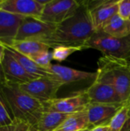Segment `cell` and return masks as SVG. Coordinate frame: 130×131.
Listing matches in <instances>:
<instances>
[{"instance_id":"1","label":"cell","mask_w":130,"mask_h":131,"mask_svg":"<svg viewBox=\"0 0 130 131\" xmlns=\"http://www.w3.org/2000/svg\"><path fill=\"white\" fill-rule=\"evenodd\" d=\"M96 32L86 1L70 18L56 25V29L47 45L51 48L57 46L82 47Z\"/></svg>"},{"instance_id":"2","label":"cell","mask_w":130,"mask_h":131,"mask_svg":"<svg viewBox=\"0 0 130 131\" xmlns=\"http://www.w3.org/2000/svg\"><path fill=\"white\" fill-rule=\"evenodd\" d=\"M15 120L23 121L34 127L44 111V104L24 92L18 84L6 82L0 88Z\"/></svg>"},{"instance_id":"3","label":"cell","mask_w":130,"mask_h":131,"mask_svg":"<svg viewBox=\"0 0 130 131\" xmlns=\"http://www.w3.org/2000/svg\"><path fill=\"white\" fill-rule=\"evenodd\" d=\"M95 81L112 85L124 104L130 101V61L103 55L97 61Z\"/></svg>"},{"instance_id":"4","label":"cell","mask_w":130,"mask_h":131,"mask_svg":"<svg viewBox=\"0 0 130 131\" xmlns=\"http://www.w3.org/2000/svg\"><path fill=\"white\" fill-rule=\"evenodd\" d=\"M96 49L103 55L130 60V36L116 38L103 31H96L84 45V49Z\"/></svg>"},{"instance_id":"5","label":"cell","mask_w":130,"mask_h":131,"mask_svg":"<svg viewBox=\"0 0 130 131\" xmlns=\"http://www.w3.org/2000/svg\"><path fill=\"white\" fill-rule=\"evenodd\" d=\"M65 85L53 77H40L29 82L18 85L26 94L44 103L57 97L59 89Z\"/></svg>"},{"instance_id":"6","label":"cell","mask_w":130,"mask_h":131,"mask_svg":"<svg viewBox=\"0 0 130 131\" xmlns=\"http://www.w3.org/2000/svg\"><path fill=\"white\" fill-rule=\"evenodd\" d=\"M56 29V25L44 22L39 18L25 17L15 40L37 41L47 45Z\"/></svg>"},{"instance_id":"7","label":"cell","mask_w":130,"mask_h":131,"mask_svg":"<svg viewBox=\"0 0 130 131\" xmlns=\"http://www.w3.org/2000/svg\"><path fill=\"white\" fill-rule=\"evenodd\" d=\"M81 4L82 1L76 0H49L39 19L57 25L73 15Z\"/></svg>"},{"instance_id":"8","label":"cell","mask_w":130,"mask_h":131,"mask_svg":"<svg viewBox=\"0 0 130 131\" xmlns=\"http://www.w3.org/2000/svg\"><path fill=\"white\" fill-rule=\"evenodd\" d=\"M90 104L85 90L67 97L54 98L44 102V111H51L64 114H73L84 111Z\"/></svg>"},{"instance_id":"9","label":"cell","mask_w":130,"mask_h":131,"mask_svg":"<svg viewBox=\"0 0 130 131\" xmlns=\"http://www.w3.org/2000/svg\"><path fill=\"white\" fill-rule=\"evenodd\" d=\"M119 0L86 1L93 28L101 31L105 25L118 13Z\"/></svg>"},{"instance_id":"10","label":"cell","mask_w":130,"mask_h":131,"mask_svg":"<svg viewBox=\"0 0 130 131\" xmlns=\"http://www.w3.org/2000/svg\"><path fill=\"white\" fill-rule=\"evenodd\" d=\"M90 104H123L120 96L110 84L94 81L85 90Z\"/></svg>"},{"instance_id":"11","label":"cell","mask_w":130,"mask_h":131,"mask_svg":"<svg viewBox=\"0 0 130 131\" xmlns=\"http://www.w3.org/2000/svg\"><path fill=\"white\" fill-rule=\"evenodd\" d=\"M123 104H89L86 111L90 128L108 126Z\"/></svg>"},{"instance_id":"12","label":"cell","mask_w":130,"mask_h":131,"mask_svg":"<svg viewBox=\"0 0 130 131\" xmlns=\"http://www.w3.org/2000/svg\"><path fill=\"white\" fill-rule=\"evenodd\" d=\"M2 66L6 82L8 83L20 85L40 78L27 72L6 48L5 54L2 61Z\"/></svg>"},{"instance_id":"13","label":"cell","mask_w":130,"mask_h":131,"mask_svg":"<svg viewBox=\"0 0 130 131\" xmlns=\"http://www.w3.org/2000/svg\"><path fill=\"white\" fill-rule=\"evenodd\" d=\"M44 7L38 0H0V9L24 17L40 18Z\"/></svg>"},{"instance_id":"14","label":"cell","mask_w":130,"mask_h":131,"mask_svg":"<svg viewBox=\"0 0 130 131\" xmlns=\"http://www.w3.org/2000/svg\"><path fill=\"white\" fill-rule=\"evenodd\" d=\"M48 71L64 84L82 81H91L93 83L97 78V72L79 71L61 64H52L48 68Z\"/></svg>"},{"instance_id":"15","label":"cell","mask_w":130,"mask_h":131,"mask_svg":"<svg viewBox=\"0 0 130 131\" xmlns=\"http://www.w3.org/2000/svg\"><path fill=\"white\" fill-rule=\"evenodd\" d=\"M25 18L0 9V42L7 44L15 40Z\"/></svg>"},{"instance_id":"16","label":"cell","mask_w":130,"mask_h":131,"mask_svg":"<svg viewBox=\"0 0 130 131\" xmlns=\"http://www.w3.org/2000/svg\"><path fill=\"white\" fill-rule=\"evenodd\" d=\"M2 43V42H1ZM3 44V43H2ZM8 47H10L18 52L26 55L28 57L34 56L41 51H50V46L37 41H28V40H23V41H18V40H12L7 44H3Z\"/></svg>"},{"instance_id":"17","label":"cell","mask_w":130,"mask_h":131,"mask_svg":"<svg viewBox=\"0 0 130 131\" xmlns=\"http://www.w3.org/2000/svg\"><path fill=\"white\" fill-rule=\"evenodd\" d=\"M69 115L51 111H44L34 127V131H56Z\"/></svg>"},{"instance_id":"18","label":"cell","mask_w":130,"mask_h":131,"mask_svg":"<svg viewBox=\"0 0 130 131\" xmlns=\"http://www.w3.org/2000/svg\"><path fill=\"white\" fill-rule=\"evenodd\" d=\"M101 31L116 38L130 36L129 20L124 19L116 14L105 25Z\"/></svg>"},{"instance_id":"19","label":"cell","mask_w":130,"mask_h":131,"mask_svg":"<svg viewBox=\"0 0 130 131\" xmlns=\"http://www.w3.org/2000/svg\"><path fill=\"white\" fill-rule=\"evenodd\" d=\"M91 129L86 110L70 114L56 131H83Z\"/></svg>"},{"instance_id":"20","label":"cell","mask_w":130,"mask_h":131,"mask_svg":"<svg viewBox=\"0 0 130 131\" xmlns=\"http://www.w3.org/2000/svg\"><path fill=\"white\" fill-rule=\"evenodd\" d=\"M3 45L11 53V54L19 62V64L24 68V69L29 74L34 75V76H38V77H53L54 76L48 70L36 64L29 57L18 52L17 51H15V49L10 47H8L5 45Z\"/></svg>"},{"instance_id":"21","label":"cell","mask_w":130,"mask_h":131,"mask_svg":"<svg viewBox=\"0 0 130 131\" xmlns=\"http://www.w3.org/2000/svg\"><path fill=\"white\" fill-rule=\"evenodd\" d=\"M130 114V105L124 104L108 125L109 131H122Z\"/></svg>"},{"instance_id":"22","label":"cell","mask_w":130,"mask_h":131,"mask_svg":"<svg viewBox=\"0 0 130 131\" xmlns=\"http://www.w3.org/2000/svg\"><path fill=\"white\" fill-rule=\"evenodd\" d=\"M15 121L11 111L0 91V127L11 125Z\"/></svg>"},{"instance_id":"23","label":"cell","mask_w":130,"mask_h":131,"mask_svg":"<svg viewBox=\"0 0 130 131\" xmlns=\"http://www.w3.org/2000/svg\"><path fill=\"white\" fill-rule=\"evenodd\" d=\"M53 60L57 61H63L69 56L77 51L84 50L82 47H72V46H57L52 48Z\"/></svg>"},{"instance_id":"24","label":"cell","mask_w":130,"mask_h":131,"mask_svg":"<svg viewBox=\"0 0 130 131\" xmlns=\"http://www.w3.org/2000/svg\"><path fill=\"white\" fill-rule=\"evenodd\" d=\"M38 66L46 69L48 71V68L52 64L51 61L53 60L52 58V52L50 51H41L34 56L29 57Z\"/></svg>"},{"instance_id":"25","label":"cell","mask_w":130,"mask_h":131,"mask_svg":"<svg viewBox=\"0 0 130 131\" xmlns=\"http://www.w3.org/2000/svg\"><path fill=\"white\" fill-rule=\"evenodd\" d=\"M0 131H34L31 127L28 124L15 120V121L8 126L0 127Z\"/></svg>"},{"instance_id":"26","label":"cell","mask_w":130,"mask_h":131,"mask_svg":"<svg viewBox=\"0 0 130 131\" xmlns=\"http://www.w3.org/2000/svg\"><path fill=\"white\" fill-rule=\"evenodd\" d=\"M117 14L121 18L129 20L130 16V0H119Z\"/></svg>"},{"instance_id":"27","label":"cell","mask_w":130,"mask_h":131,"mask_svg":"<svg viewBox=\"0 0 130 131\" xmlns=\"http://www.w3.org/2000/svg\"><path fill=\"white\" fill-rule=\"evenodd\" d=\"M6 83V80H5V77L4 74V71L2 69V63H0V88L4 85Z\"/></svg>"},{"instance_id":"28","label":"cell","mask_w":130,"mask_h":131,"mask_svg":"<svg viewBox=\"0 0 130 131\" xmlns=\"http://www.w3.org/2000/svg\"><path fill=\"white\" fill-rule=\"evenodd\" d=\"M5 54V48L3 45V44L0 42V63H2Z\"/></svg>"},{"instance_id":"29","label":"cell","mask_w":130,"mask_h":131,"mask_svg":"<svg viewBox=\"0 0 130 131\" xmlns=\"http://www.w3.org/2000/svg\"><path fill=\"white\" fill-rule=\"evenodd\" d=\"M91 131H109L108 126H102V127H97L93 128Z\"/></svg>"},{"instance_id":"30","label":"cell","mask_w":130,"mask_h":131,"mask_svg":"<svg viewBox=\"0 0 130 131\" xmlns=\"http://www.w3.org/2000/svg\"><path fill=\"white\" fill-rule=\"evenodd\" d=\"M91 130H92V129H87V130H84L83 131H91Z\"/></svg>"},{"instance_id":"31","label":"cell","mask_w":130,"mask_h":131,"mask_svg":"<svg viewBox=\"0 0 130 131\" xmlns=\"http://www.w3.org/2000/svg\"><path fill=\"white\" fill-rule=\"evenodd\" d=\"M129 61H130V60H129ZM126 104H129V105H130V101H129V102H128V103H126Z\"/></svg>"},{"instance_id":"32","label":"cell","mask_w":130,"mask_h":131,"mask_svg":"<svg viewBox=\"0 0 130 131\" xmlns=\"http://www.w3.org/2000/svg\"><path fill=\"white\" fill-rule=\"evenodd\" d=\"M129 21H130V16H129Z\"/></svg>"}]
</instances>
